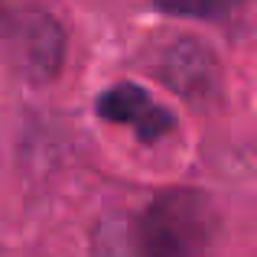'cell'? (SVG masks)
<instances>
[{"mask_svg": "<svg viewBox=\"0 0 257 257\" xmlns=\"http://www.w3.org/2000/svg\"><path fill=\"white\" fill-rule=\"evenodd\" d=\"M221 218L199 189H170L147 205L131 234L137 257H218Z\"/></svg>", "mask_w": 257, "mask_h": 257, "instance_id": "1", "label": "cell"}, {"mask_svg": "<svg viewBox=\"0 0 257 257\" xmlns=\"http://www.w3.org/2000/svg\"><path fill=\"white\" fill-rule=\"evenodd\" d=\"M10 52L17 65L36 82L56 78L65 59V33L56 17L43 10H23L7 26Z\"/></svg>", "mask_w": 257, "mask_h": 257, "instance_id": "2", "label": "cell"}, {"mask_svg": "<svg viewBox=\"0 0 257 257\" xmlns=\"http://www.w3.org/2000/svg\"><path fill=\"white\" fill-rule=\"evenodd\" d=\"M157 72L166 88H173L179 98L192 101V104L212 101L221 88V69L212 46H205L202 39H192V36H182L166 46Z\"/></svg>", "mask_w": 257, "mask_h": 257, "instance_id": "3", "label": "cell"}, {"mask_svg": "<svg viewBox=\"0 0 257 257\" xmlns=\"http://www.w3.org/2000/svg\"><path fill=\"white\" fill-rule=\"evenodd\" d=\"M94 111H98V117L111 120V124L131 127L144 144H157V140L170 137L176 131L173 114L163 104H157L144 88L134 82H117L107 91H101L98 101H94Z\"/></svg>", "mask_w": 257, "mask_h": 257, "instance_id": "4", "label": "cell"}, {"mask_svg": "<svg viewBox=\"0 0 257 257\" xmlns=\"http://www.w3.org/2000/svg\"><path fill=\"white\" fill-rule=\"evenodd\" d=\"M163 13L173 17H195V20H215V17H228L238 7H244L247 0H153Z\"/></svg>", "mask_w": 257, "mask_h": 257, "instance_id": "5", "label": "cell"}]
</instances>
